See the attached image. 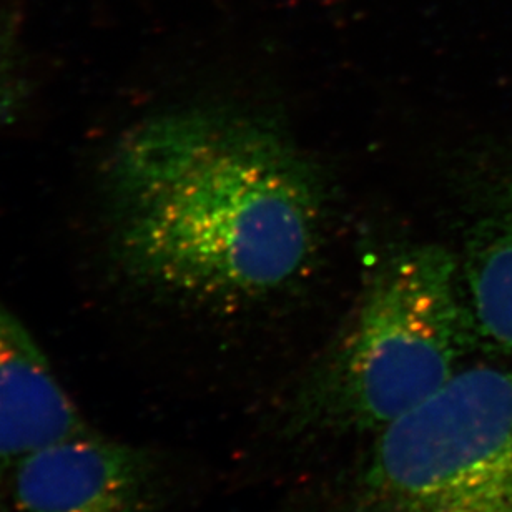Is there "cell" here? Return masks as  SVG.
<instances>
[{"label":"cell","mask_w":512,"mask_h":512,"mask_svg":"<svg viewBox=\"0 0 512 512\" xmlns=\"http://www.w3.org/2000/svg\"><path fill=\"white\" fill-rule=\"evenodd\" d=\"M459 270L474 335L512 350V207L474 227Z\"/></svg>","instance_id":"8992f818"},{"label":"cell","mask_w":512,"mask_h":512,"mask_svg":"<svg viewBox=\"0 0 512 512\" xmlns=\"http://www.w3.org/2000/svg\"><path fill=\"white\" fill-rule=\"evenodd\" d=\"M120 258L142 285L237 308L298 281L325 228V190L280 128L228 110L138 124L107 170Z\"/></svg>","instance_id":"6da1fadb"},{"label":"cell","mask_w":512,"mask_h":512,"mask_svg":"<svg viewBox=\"0 0 512 512\" xmlns=\"http://www.w3.org/2000/svg\"><path fill=\"white\" fill-rule=\"evenodd\" d=\"M24 97V80L19 74L14 47L0 24V130L14 122Z\"/></svg>","instance_id":"52a82bcc"},{"label":"cell","mask_w":512,"mask_h":512,"mask_svg":"<svg viewBox=\"0 0 512 512\" xmlns=\"http://www.w3.org/2000/svg\"><path fill=\"white\" fill-rule=\"evenodd\" d=\"M473 335L458 258L431 243L404 248L373 273L278 428L308 443L370 441L463 370Z\"/></svg>","instance_id":"7a4b0ae2"},{"label":"cell","mask_w":512,"mask_h":512,"mask_svg":"<svg viewBox=\"0 0 512 512\" xmlns=\"http://www.w3.org/2000/svg\"><path fill=\"white\" fill-rule=\"evenodd\" d=\"M14 512H158L162 479L142 449L89 428L12 464Z\"/></svg>","instance_id":"277c9868"},{"label":"cell","mask_w":512,"mask_h":512,"mask_svg":"<svg viewBox=\"0 0 512 512\" xmlns=\"http://www.w3.org/2000/svg\"><path fill=\"white\" fill-rule=\"evenodd\" d=\"M341 512H512V368H463L371 438Z\"/></svg>","instance_id":"3957f363"},{"label":"cell","mask_w":512,"mask_h":512,"mask_svg":"<svg viewBox=\"0 0 512 512\" xmlns=\"http://www.w3.org/2000/svg\"><path fill=\"white\" fill-rule=\"evenodd\" d=\"M85 428L29 331L0 308V469Z\"/></svg>","instance_id":"5b68a950"}]
</instances>
